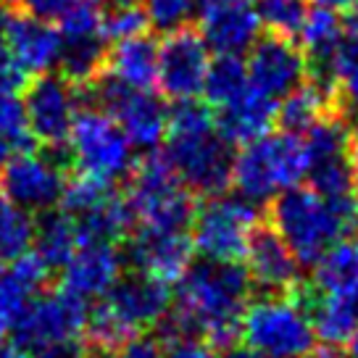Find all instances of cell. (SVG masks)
Instances as JSON below:
<instances>
[{"mask_svg": "<svg viewBox=\"0 0 358 358\" xmlns=\"http://www.w3.org/2000/svg\"><path fill=\"white\" fill-rule=\"evenodd\" d=\"M258 206L237 192L213 195L195 208L190 224V240L203 261L216 264H240L248 243L258 227Z\"/></svg>", "mask_w": 358, "mask_h": 358, "instance_id": "ba28073f", "label": "cell"}, {"mask_svg": "<svg viewBox=\"0 0 358 358\" xmlns=\"http://www.w3.org/2000/svg\"><path fill=\"white\" fill-rule=\"evenodd\" d=\"M166 153L164 158L174 169L192 195H222L232 187V145L216 129L211 106L182 101L169 108Z\"/></svg>", "mask_w": 358, "mask_h": 358, "instance_id": "7a4b0ae2", "label": "cell"}, {"mask_svg": "<svg viewBox=\"0 0 358 358\" xmlns=\"http://www.w3.org/2000/svg\"><path fill=\"white\" fill-rule=\"evenodd\" d=\"M195 248L185 229L166 232V229H143L129 235L124 261L134 268V274H143L164 285H177L187 268L192 266Z\"/></svg>", "mask_w": 358, "mask_h": 358, "instance_id": "e0dca14e", "label": "cell"}, {"mask_svg": "<svg viewBox=\"0 0 358 358\" xmlns=\"http://www.w3.org/2000/svg\"><path fill=\"white\" fill-rule=\"evenodd\" d=\"M240 340L264 358H306L316 348V329L295 292H261L243 311Z\"/></svg>", "mask_w": 358, "mask_h": 358, "instance_id": "8992f818", "label": "cell"}, {"mask_svg": "<svg viewBox=\"0 0 358 358\" xmlns=\"http://www.w3.org/2000/svg\"><path fill=\"white\" fill-rule=\"evenodd\" d=\"M311 156L303 134L268 132L232 158V187L250 203H271L277 195L298 187L308 177Z\"/></svg>", "mask_w": 358, "mask_h": 358, "instance_id": "5b68a950", "label": "cell"}, {"mask_svg": "<svg viewBox=\"0 0 358 358\" xmlns=\"http://www.w3.org/2000/svg\"><path fill=\"white\" fill-rule=\"evenodd\" d=\"M245 66L250 85L274 101H282L311 74L301 45H295L290 37L271 32L266 37H258L256 45L248 50Z\"/></svg>", "mask_w": 358, "mask_h": 358, "instance_id": "2e32d148", "label": "cell"}, {"mask_svg": "<svg viewBox=\"0 0 358 358\" xmlns=\"http://www.w3.org/2000/svg\"><path fill=\"white\" fill-rule=\"evenodd\" d=\"M87 311V303L64 287L34 295L13 327V345H19L27 353H34L53 343L85 337Z\"/></svg>", "mask_w": 358, "mask_h": 358, "instance_id": "4fadbf2b", "label": "cell"}, {"mask_svg": "<svg viewBox=\"0 0 358 358\" xmlns=\"http://www.w3.org/2000/svg\"><path fill=\"white\" fill-rule=\"evenodd\" d=\"M250 79H248V66L240 56H216L211 58V66L203 82V98L206 106L222 108L229 101H235L240 92H245Z\"/></svg>", "mask_w": 358, "mask_h": 358, "instance_id": "f546056e", "label": "cell"}, {"mask_svg": "<svg viewBox=\"0 0 358 358\" xmlns=\"http://www.w3.org/2000/svg\"><path fill=\"white\" fill-rule=\"evenodd\" d=\"M87 3H92L101 11H111V8H122V6H134L137 0H87Z\"/></svg>", "mask_w": 358, "mask_h": 358, "instance_id": "7bdbcfd3", "label": "cell"}, {"mask_svg": "<svg viewBox=\"0 0 358 358\" xmlns=\"http://www.w3.org/2000/svg\"><path fill=\"white\" fill-rule=\"evenodd\" d=\"M211 66V50L203 43L201 32L182 27L158 43V77L156 87L169 101H195L203 92V82Z\"/></svg>", "mask_w": 358, "mask_h": 358, "instance_id": "9a60e30c", "label": "cell"}, {"mask_svg": "<svg viewBox=\"0 0 358 358\" xmlns=\"http://www.w3.org/2000/svg\"><path fill=\"white\" fill-rule=\"evenodd\" d=\"M340 98H337L335 85L324 77V74H308L303 85L287 92L280 103V113H277V124L285 132L303 134L311 129L319 119H324L329 113L340 111Z\"/></svg>", "mask_w": 358, "mask_h": 358, "instance_id": "d4e9b609", "label": "cell"}, {"mask_svg": "<svg viewBox=\"0 0 358 358\" xmlns=\"http://www.w3.org/2000/svg\"><path fill=\"white\" fill-rule=\"evenodd\" d=\"M124 253L108 243H82L61 268V287L82 301H101L124 277Z\"/></svg>", "mask_w": 358, "mask_h": 358, "instance_id": "ffe728a7", "label": "cell"}, {"mask_svg": "<svg viewBox=\"0 0 358 358\" xmlns=\"http://www.w3.org/2000/svg\"><path fill=\"white\" fill-rule=\"evenodd\" d=\"M127 203L132 208L134 224L143 229L179 232L187 229L195 216V195L158 153H150L134 164Z\"/></svg>", "mask_w": 358, "mask_h": 358, "instance_id": "52a82bcc", "label": "cell"}, {"mask_svg": "<svg viewBox=\"0 0 358 358\" xmlns=\"http://www.w3.org/2000/svg\"><path fill=\"white\" fill-rule=\"evenodd\" d=\"M345 358H358V329L348 337L345 343Z\"/></svg>", "mask_w": 358, "mask_h": 358, "instance_id": "bcb514c9", "label": "cell"}, {"mask_svg": "<svg viewBox=\"0 0 358 358\" xmlns=\"http://www.w3.org/2000/svg\"><path fill=\"white\" fill-rule=\"evenodd\" d=\"M116 358H166V343L153 335H134L116 350Z\"/></svg>", "mask_w": 358, "mask_h": 358, "instance_id": "8d00e7d4", "label": "cell"}, {"mask_svg": "<svg viewBox=\"0 0 358 358\" xmlns=\"http://www.w3.org/2000/svg\"><path fill=\"white\" fill-rule=\"evenodd\" d=\"M271 229L301 266H313L343 237L358 235V192L324 198L313 187H292L271 201Z\"/></svg>", "mask_w": 358, "mask_h": 358, "instance_id": "3957f363", "label": "cell"}, {"mask_svg": "<svg viewBox=\"0 0 358 358\" xmlns=\"http://www.w3.org/2000/svg\"><path fill=\"white\" fill-rule=\"evenodd\" d=\"M61 74L77 87L92 85L106 69L108 37L103 32V11L82 0L61 19Z\"/></svg>", "mask_w": 358, "mask_h": 358, "instance_id": "5bb4252c", "label": "cell"}, {"mask_svg": "<svg viewBox=\"0 0 358 358\" xmlns=\"http://www.w3.org/2000/svg\"><path fill=\"white\" fill-rule=\"evenodd\" d=\"M6 48L24 74H50L61 61V32L50 22L13 13L6 32Z\"/></svg>", "mask_w": 358, "mask_h": 358, "instance_id": "603a6c76", "label": "cell"}, {"mask_svg": "<svg viewBox=\"0 0 358 358\" xmlns=\"http://www.w3.org/2000/svg\"><path fill=\"white\" fill-rule=\"evenodd\" d=\"M0 6H6V0H0Z\"/></svg>", "mask_w": 358, "mask_h": 358, "instance_id": "f907efd6", "label": "cell"}, {"mask_svg": "<svg viewBox=\"0 0 358 358\" xmlns=\"http://www.w3.org/2000/svg\"><path fill=\"white\" fill-rule=\"evenodd\" d=\"M90 87L95 92L98 108H103L122 127V132L129 137L134 150H153L164 143L169 108L161 98L153 95V90L127 87L106 74H101Z\"/></svg>", "mask_w": 358, "mask_h": 358, "instance_id": "8fae6325", "label": "cell"}, {"mask_svg": "<svg viewBox=\"0 0 358 358\" xmlns=\"http://www.w3.org/2000/svg\"><path fill=\"white\" fill-rule=\"evenodd\" d=\"M348 158H350V164H353V169H356L358 174V119L348 129Z\"/></svg>", "mask_w": 358, "mask_h": 358, "instance_id": "60d3db41", "label": "cell"}, {"mask_svg": "<svg viewBox=\"0 0 358 358\" xmlns=\"http://www.w3.org/2000/svg\"><path fill=\"white\" fill-rule=\"evenodd\" d=\"M198 8H201V0H143L148 24L161 32H174L187 27Z\"/></svg>", "mask_w": 358, "mask_h": 358, "instance_id": "d6a6232c", "label": "cell"}, {"mask_svg": "<svg viewBox=\"0 0 358 358\" xmlns=\"http://www.w3.org/2000/svg\"><path fill=\"white\" fill-rule=\"evenodd\" d=\"M224 358H264L261 356V353H256V350H250V348L248 345H243V348H229V350H227V356Z\"/></svg>", "mask_w": 358, "mask_h": 358, "instance_id": "ee69618b", "label": "cell"}, {"mask_svg": "<svg viewBox=\"0 0 358 358\" xmlns=\"http://www.w3.org/2000/svg\"><path fill=\"white\" fill-rule=\"evenodd\" d=\"M92 358H108V356H106V353H101V356H92Z\"/></svg>", "mask_w": 358, "mask_h": 358, "instance_id": "681fc988", "label": "cell"}, {"mask_svg": "<svg viewBox=\"0 0 358 358\" xmlns=\"http://www.w3.org/2000/svg\"><path fill=\"white\" fill-rule=\"evenodd\" d=\"M74 222H77L82 243H108V245H116V243H122V240L132 235L134 229L132 208H129L127 198H122L119 192H113L111 198H106L95 208H90L87 213L77 216Z\"/></svg>", "mask_w": 358, "mask_h": 358, "instance_id": "4316f807", "label": "cell"}, {"mask_svg": "<svg viewBox=\"0 0 358 358\" xmlns=\"http://www.w3.org/2000/svg\"><path fill=\"white\" fill-rule=\"evenodd\" d=\"M48 274V264L32 248L11 261H0V345H6L27 303L45 287Z\"/></svg>", "mask_w": 358, "mask_h": 358, "instance_id": "7402d4cb", "label": "cell"}, {"mask_svg": "<svg viewBox=\"0 0 358 358\" xmlns=\"http://www.w3.org/2000/svg\"><path fill=\"white\" fill-rule=\"evenodd\" d=\"M198 32L216 56H243L256 45L261 19L253 0H213L201 6Z\"/></svg>", "mask_w": 358, "mask_h": 358, "instance_id": "ac0fdd59", "label": "cell"}, {"mask_svg": "<svg viewBox=\"0 0 358 358\" xmlns=\"http://www.w3.org/2000/svg\"><path fill=\"white\" fill-rule=\"evenodd\" d=\"M306 358H345V356H340V353H337V348H324V350L311 353V356H306Z\"/></svg>", "mask_w": 358, "mask_h": 358, "instance_id": "7dc6e473", "label": "cell"}, {"mask_svg": "<svg viewBox=\"0 0 358 358\" xmlns=\"http://www.w3.org/2000/svg\"><path fill=\"white\" fill-rule=\"evenodd\" d=\"M166 358H222L216 348L198 337H174L166 343Z\"/></svg>", "mask_w": 358, "mask_h": 358, "instance_id": "74e56055", "label": "cell"}, {"mask_svg": "<svg viewBox=\"0 0 358 358\" xmlns=\"http://www.w3.org/2000/svg\"><path fill=\"white\" fill-rule=\"evenodd\" d=\"M79 245H82V237H79L77 222L66 211L53 208L43 213L40 222H34L32 250L48 264V268H64Z\"/></svg>", "mask_w": 358, "mask_h": 358, "instance_id": "83f0119b", "label": "cell"}, {"mask_svg": "<svg viewBox=\"0 0 358 358\" xmlns=\"http://www.w3.org/2000/svg\"><path fill=\"white\" fill-rule=\"evenodd\" d=\"M71 164L77 174L95 177L103 182H119L132 174L134 145L103 108L85 106L74 119V127L66 140Z\"/></svg>", "mask_w": 358, "mask_h": 358, "instance_id": "9c48e42d", "label": "cell"}, {"mask_svg": "<svg viewBox=\"0 0 358 358\" xmlns=\"http://www.w3.org/2000/svg\"><path fill=\"white\" fill-rule=\"evenodd\" d=\"M306 179L311 182L308 187H313L324 198H345V195H356L358 192V174L348 153L313 161Z\"/></svg>", "mask_w": 358, "mask_h": 358, "instance_id": "4dcf8cb0", "label": "cell"}, {"mask_svg": "<svg viewBox=\"0 0 358 358\" xmlns=\"http://www.w3.org/2000/svg\"><path fill=\"white\" fill-rule=\"evenodd\" d=\"M8 156H11V148L6 145V143H0V169H3V164H6Z\"/></svg>", "mask_w": 358, "mask_h": 358, "instance_id": "c3c4849f", "label": "cell"}, {"mask_svg": "<svg viewBox=\"0 0 358 358\" xmlns=\"http://www.w3.org/2000/svg\"><path fill=\"white\" fill-rule=\"evenodd\" d=\"M0 143H6L11 150L29 148L32 143L24 116V103L16 92H0Z\"/></svg>", "mask_w": 358, "mask_h": 358, "instance_id": "836d02e7", "label": "cell"}, {"mask_svg": "<svg viewBox=\"0 0 358 358\" xmlns=\"http://www.w3.org/2000/svg\"><path fill=\"white\" fill-rule=\"evenodd\" d=\"M277 113H280V101L248 85L245 92H240L235 101L216 108L213 119L224 140L240 148L271 132L277 127Z\"/></svg>", "mask_w": 358, "mask_h": 358, "instance_id": "cb8c5ba5", "label": "cell"}, {"mask_svg": "<svg viewBox=\"0 0 358 358\" xmlns=\"http://www.w3.org/2000/svg\"><path fill=\"white\" fill-rule=\"evenodd\" d=\"M148 16L143 8L137 6H122V8H111L103 11V32L108 37V43H122V40H132L145 34Z\"/></svg>", "mask_w": 358, "mask_h": 358, "instance_id": "e575fe53", "label": "cell"}, {"mask_svg": "<svg viewBox=\"0 0 358 358\" xmlns=\"http://www.w3.org/2000/svg\"><path fill=\"white\" fill-rule=\"evenodd\" d=\"M313 295L303 298L316 340L345 345L358 329V235L343 237L313 264Z\"/></svg>", "mask_w": 358, "mask_h": 358, "instance_id": "277c9868", "label": "cell"}, {"mask_svg": "<svg viewBox=\"0 0 358 358\" xmlns=\"http://www.w3.org/2000/svg\"><path fill=\"white\" fill-rule=\"evenodd\" d=\"M298 37H301L298 45L308 58V64H313L319 74H324L329 61L335 58V53L345 40V22L335 11H324V8L311 11L308 8Z\"/></svg>", "mask_w": 358, "mask_h": 358, "instance_id": "f1b7e54d", "label": "cell"}, {"mask_svg": "<svg viewBox=\"0 0 358 358\" xmlns=\"http://www.w3.org/2000/svg\"><path fill=\"white\" fill-rule=\"evenodd\" d=\"M82 87H77L64 74H40L27 85L24 92V116L27 129L34 143H40L45 150H58L66 145L69 132L74 127L77 113L82 111Z\"/></svg>", "mask_w": 358, "mask_h": 358, "instance_id": "7c38bea8", "label": "cell"}, {"mask_svg": "<svg viewBox=\"0 0 358 358\" xmlns=\"http://www.w3.org/2000/svg\"><path fill=\"white\" fill-rule=\"evenodd\" d=\"M32 358H90L87 356V343L85 337L77 340H64V343H53V345H45L40 350L29 353Z\"/></svg>", "mask_w": 358, "mask_h": 358, "instance_id": "f35d334b", "label": "cell"}, {"mask_svg": "<svg viewBox=\"0 0 358 358\" xmlns=\"http://www.w3.org/2000/svg\"><path fill=\"white\" fill-rule=\"evenodd\" d=\"M0 358H32L27 350H22L19 345H0Z\"/></svg>", "mask_w": 358, "mask_h": 358, "instance_id": "f6af8a7d", "label": "cell"}, {"mask_svg": "<svg viewBox=\"0 0 358 358\" xmlns=\"http://www.w3.org/2000/svg\"><path fill=\"white\" fill-rule=\"evenodd\" d=\"M27 16L43 19V22H61L71 8H77L82 0H16Z\"/></svg>", "mask_w": 358, "mask_h": 358, "instance_id": "d590c367", "label": "cell"}, {"mask_svg": "<svg viewBox=\"0 0 358 358\" xmlns=\"http://www.w3.org/2000/svg\"><path fill=\"white\" fill-rule=\"evenodd\" d=\"M316 8H324V11H353L358 6V0H311Z\"/></svg>", "mask_w": 358, "mask_h": 358, "instance_id": "ab89813d", "label": "cell"}, {"mask_svg": "<svg viewBox=\"0 0 358 358\" xmlns=\"http://www.w3.org/2000/svg\"><path fill=\"white\" fill-rule=\"evenodd\" d=\"M66 187V174L61 158L22 148L6 158L0 169V195L6 201L32 213H48L61 206V195Z\"/></svg>", "mask_w": 358, "mask_h": 358, "instance_id": "30bf717a", "label": "cell"}, {"mask_svg": "<svg viewBox=\"0 0 358 358\" xmlns=\"http://www.w3.org/2000/svg\"><path fill=\"white\" fill-rule=\"evenodd\" d=\"M103 74L127 87L153 90L158 77V43L148 34L113 43Z\"/></svg>", "mask_w": 358, "mask_h": 358, "instance_id": "484cf974", "label": "cell"}, {"mask_svg": "<svg viewBox=\"0 0 358 358\" xmlns=\"http://www.w3.org/2000/svg\"><path fill=\"white\" fill-rule=\"evenodd\" d=\"M101 301L122 322L124 329L134 337L143 335V329L148 327L166 322L171 306H174V295L164 282L143 277V274H132V277H122L119 285Z\"/></svg>", "mask_w": 358, "mask_h": 358, "instance_id": "d6986e66", "label": "cell"}, {"mask_svg": "<svg viewBox=\"0 0 358 358\" xmlns=\"http://www.w3.org/2000/svg\"><path fill=\"white\" fill-rule=\"evenodd\" d=\"M345 40L358 45V6L350 11V16H348V22H345Z\"/></svg>", "mask_w": 358, "mask_h": 358, "instance_id": "b9f144b4", "label": "cell"}, {"mask_svg": "<svg viewBox=\"0 0 358 358\" xmlns=\"http://www.w3.org/2000/svg\"><path fill=\"white\" fill-rule=\"evenodd\" d=\"M243 261L250 285L261 292H292L301 280V261L268 227H258L253 232Z\"/></svg>", "mask_w": 358, "mask_h": 358, "instance_id": "44dd1931", "label": "cell"}, {"mask_svg": "<svg viewBox=\"0 0 358 358\" xmlns=\"http://www.w3.org/2000/svg\"><path fill=\"white\" fill-rule=\"evenodd\" d=\"M177 285L174 311L164 322L166 332L174 337H198L216 350L235 348L240 319L253 290L245 266L201 261L192 264Z\"/></svg>", "mask_w": 358, "mask_h": 358, "instance_id": "6da1fadb", "label": "cell"}, {"mask_svg": "<svg viewBox=\"0 0 358 358\" xmlns=\"http://www.w3.org/2000/svg\"><path fill=\"white\" fill-rule=\"evenodd\" d=\"M34 219L0 195V261H11L32 248Z\"/></svg>", "mask_w": 358, "mask_h": 358, "instance_id": "1f68e13d", "label": "cell"}]
</instances>
